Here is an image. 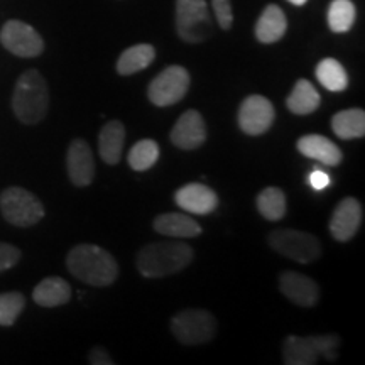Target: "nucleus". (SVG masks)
Returning <instances> with one entry per match:
<instances>
[{
  "mask_svg": "<svg viewBox=\"0 0 365 365\" xmlns=\"http://www.w3.org/2000/svg\"><path fill=\"white\" fill-rule=\"evenodd\" d=\"M26 307L24 294L11 291L0 294V327H12Z\"/></svg>",
  "mask_w": 365,
  "mask_h": 365,
  "instance_id": "obj_29",
  "label": "nucleus"
},
{
  "mask_svg": "<svg viewBox=\"0 0 365 365\" xmlns=\"http://www.w3.org/2000/svg\"><path fill=\"white\" fill-rule=\"evenodd\" d=\"M330 182V176L319 170H314L312 175H309V185H312L314 190H325Z\"/></svg>",
  "mask_w": 365,
  "mask_h": 365,
  "instance_id": "obj_33",
  "label": "nucleus"
},
{
  "mask_svg": "<svg viewBox=\"0 0 365 365\" xmlns=\"http://www.w3.org/2000/svg\"><path fill=\"white\" fill-rule=\"evenodd\" d=\"M33 299L43 308H56L71 299V286L63 277H46L34 287Z\"/></svg>",
  "mask_w": 365,
  "mask_h": 365,
  "instance_id": "obj_21",
  "label": "nucleus"
},
{
  "mask_svg": "<svg viewBox=\"0 0 365 365\" xmlns=\"http://www.w3.org/2000/svg\"><path fill=\"white\" fill-rule=\"evenodd\" d=\"M355 17H357V9L352 0H333L328 7V27L336 34L349 33Z\"/></svg>",
  "mask_w": 365,
  "mask_h": 365,
  "instance_id": "obj_27",
  "label": "nucleus"
},
{
  "mask_svg": "<svg viewBox=\"0 0 365 365\" xmlns=\"http://www.w3.org/2000/svg\"><path fill=\"white\" fill-rule=\"evenodd\" d=\"M0 44L19 58H36L44 51V41L33 26L11 19L0 29Z\"/></svg>",
  "mask_w": 365,
  "mask_h": 365,
  "instance_id": "obj_10",
  "label": "nucleus"
},
{
  "mask_svg": "<svg viewBox=\"0 0 365 365\" xmlns=\"http://www.w3.org/2000/svg\"><path fill=\"white\" fill-rule=\"evenodd\" d=\"M287 31V19L282 9L276 4H269L264 9L257 24H255V38L262 44H272L282 39Z\"/></svg>",
  "mask_w": 365,
  "mask_h": 365,
  "instance_id": "obj_18",
  "label": "nucleus"
},
{
  "mask_svg": "<svg viewBox=\"0 0 365 365\" xmlns=\"http://www.w3.org/2000/svg\"><path fill=\"white\" fill-rule=\"evenodd\" d=\"M159 159V145L153 139H143L132 145L129 153V166L134 171H148Z\"/></svg>",
  "mask_w": 365,
  "mask_h": 365,
  "instance_id": "obj_28",
  "label": "nucleus"
},
{
  "mask_svg": "<svg viewBox=\"0 0 365 365\" xmlns=\"http://www.w3.org/2000/svg\"><path fill=\"white\" fill-rule=\"evenodd\" d=\"M207 124H205L202 113L196 110H186L173 127L170 139L176 148L193 150L202 148L207 143Z\"/></svg>",
  "mask_w": 365,
  "mask_h": 365,
  "instance_id": "obj_13",
  "label": "nucleus"
},
{
  "mask_svg": "<svg viewBox=\"0 0 365 365\" xmlns=\"http://www.w3.org/2000/svg\"><path fill=\"white\" fill-rule=\"evenodd\" d=\"M125 143V127L120 120H110L102 127L98 134V153L105 163L118 164Z\"/></svg>",
  "mask_w": 365,
  "mask_h": 365,
  "instance_id": "obj_20",
  "label": "nucleus"
},
{
  "mask_svg": "<svg viewBox=\"0 0 365 365\" xmlns=\"http://www.w3.org/2000/svg\"><path fill=\"white\" fill-rule=\"evenodd\" d=\"M66 267L73 277L97 287L110 286L118 276L112 254L93 244L75 245L66 255Z\"/></svg>",
  "mask_w": 365,
  "mask_h": 365,
  "instance_id": "obj_2",
  "label": "nucleus"
},
{
  "mask_svg": "<svg viewBox=\"0 0 365 365\" xmlns=\"http://www.w3.org/2000/svg\"><path fill=\"white\" fill-rule=\"evenodd\" d=\"M66 170L70 181L78 188H85L93 182L95 159L88 143L83 139L71 140L66 153Z\"/></svg>",
  "mask_w": 365,
  "mask_h": 365,
  "instance_id": "obj_14",
  "label": "nucleus"
},
{
  "mask_svg": "<svg viewBox=\"0 0 365 365\" xmlns=\"http://www.w3.org/2000/svg\"><path fill=\"white\" fill-rule=\"evenodd\" d=\"M279 289L291 303L301 308H313L319 301V286L309 276L284 271L279 276Z\"/></svg>",
  "mask_w": 365,
  "mask_h": 365,
  "instance_id": "obj_15",
  "label": "nucleus"
},
{
  "mask_svg": "<svg viewBox=\"0 0 365 365\" xmlns=\"http://www.w3.org/2000/svg\"><path fill=\"white\" fill-rule=\"evenodd\" d=\"M0 212L11 225L26 228L43 220L46 210L34 193L11 186L0 193Z\"/></svg>",
  "mask_w": 365,
  "mask_h": 365,
  "instance_id": "obj_5",
  "label": "nucleus"
},
{
  "mask_svg": "<svg viewBox=\"0 0 365 365\" xmlns=\"http://www.w3.org/2000/svg\"><path fill=\"white\" fill-rule=\"evenodd\" d=\"M267 242L272 250L298 264H309L322 255V242L308 232L279 228L269 234Z\"/></svg>",
  "mask_w": 365,
  "mask_h": 365,
  "instance_id": "obj_7",
  "label": "nucleus"
},
{
  "mask_svg": "<svg viewBox=\"0 0 365 365\" xmlns=\"http://www.w3.org/2000/svg\"><path fill=\"white\" fill-rule=\"evenodd\" d=\"M154 58H156V49L150 44H135L127 48L120 54L117 61V73L122 76L134 75L137 71H143L145 68L153 65Z\"/></svg>",
  "mask_w": 365,
  "mask_h": 365,
  "instance_id": "obj_23",
  "label": "nucleus"
},
{
  "mask_svg": "<svg viewBox=\"0 0 365 365\" xmlns=\"http://www.w3.org/2000/svg\"><path fill=\"white\" fill-rule=\"evenodd\" d=\"M287 2H291V4H293V6H304V4H307L308 2V0H287Z\"/></svg>",
  "mask_w": 365,
  "mask_h": 365,
  "instance_id": "obj_34",
  "label": "nucleus"
},
{
  "mask_svg": "<svg viewBox=\"0 0 365 365\" xmlns=\"http://www.w3.org/2000/svg\"><path fill=\"white\" fill-rule=\"evenodd\" d=\"M176 31L186 43H203L212 34L208 4L205 0H176Z\"/></svg>",
  "mask_w": 365,
  "mask_h": 365,
  "instance_id": "obj_8",
  "label": "nucleus"
},
{
  "mask_svg": "<svg viewBox=\"0 0 365 365\" xmlns=\"http://www.w3.org/2000/svg\"><path fill=\"white\" fill-rule=\"evenodd\" d=\"M362 205L354 196H346L333 210L330 223H328V230H330V234L335 240L349 242L359 232L360 225H362Z\"/></svg>",
  "mask_w": 365,
  "mask_h": 365,
  "instance_id": "obj_12",
  "label": "nucleus"
},
{
  "mask_svg": "<svg viewBox=\"0 0 365 365\" xmlns=\"http://www.w3.org/2000/svg\"><path fill=\"white\" fill-rule=\"evenodd\" d=\"M193 247L180 240L153 242L139 250L135 267L143 277L161 279L181 272L193 262Z\"/></svg>",
  "mask_w": 365,
  "mask_h": 365,
  "instance_id": "obj_1",
  "label": "nucleus"
},
{
  "mask_svg": "<svg viewBox=\"0 0 365 365\" xmlns=\"http://www.w3.org/2000/svg\"><path fill=\"white\" fill-rule=\"evenodd\" d=\"M88 364L91 365H113L115 360L110 357V354L102 346H93L88 355Z\"/></svg>",
  "mask_w": 365,
  "mask_h": 365,
  "instance_id": "obj_32",
  "label": "nucleus"
},
{
  "mask_svg": "<svg viewBox=\"0 0 365 365\" xmlns=\"http://www.w3.org/2000/svg\"><path fill=\"white\" fill-rule=\"evenodd\" d=\"M286 195L281 188L269 186L257 195V210L259 213L269 222H277L286 215Z\"/></svg>",
  "mask_w": 365,
  "mask_h": 365,
  "instance_id": "obj_25",
  "label": "nucleus"
},
{
  "mask_svg": "<svg viewBox=\"0 0 365 365\" xmlns=\"http://www.w3.org/2000/svg\"><path fill=\"white\" fill-rule=\"evenodd\" d=\"M331 129L344 140L360 139L365 135V112L362 108H346L335 113L331 118Z\"/></svg>",
  "mask_w": 365,
  "mask_h": 365,
  "instance_id": "obj_24",
  "label": "nucleus"
},
{
  "mask_svg": "<svg viewBox=\"0 0 365 365\" xmlns=\"http://www.w3.org/2000/svg\"><path fill=\"white\" fill-rule=\"evenodd\" d=\"M276 118V110L271 100L262 97V95H250L240 103L239 127L244 134L247 135H261L271 129Z\"/></svg>",
  "mask_w": 365,
  "mask_h": 365,
  "instance_id": "obj_11",
  "label": "nucleus"
},
{
  "mask_svg": "<svg viewBox=\"0 0 365 365\" xmlns=\"http://www.w3.org/2000/svg\"><path fill=\"white\" fill-rule=\"evenodd\" d=\"M322 97H319L318 90L314 88L312 81L301 78L296 81L293 91L286 100L287 110L293 112L294 115H309V113L317 112Z\"/></svg>",
  "mask_w": 365,
  "mask_h": 365,
  "instance_id": "obj_22",
  "label": "nucleus"
},
{
  "mask_svg": "<svg viewBox=\"0 0 365 365\" xmlns=\"http://www.w3.org/2000/svg\"><path fill=\"white\" fill-rule=\"evenodd\" d=\"M317 78L330 91H344L349 86V75L340 61L335 58H325L318 63Z\"/></svg>",
  "mask_w": 365,
  "mask_h": 365,
  "instance_id": "obj_26",
  "label": "nucleus"
},
{
  "mask_svg": "<svg viewBox=\"0 0 365 365\" xmlns=\"http://www.w3.org/2000/svg\"><path fill=\"white\" fill-rule=\"evenodd\" d=\"M171 333L181 345L208 344L217 335V319L207 309H182L171 318Z\"/></svg>",
  "mask_w": 365,
  "mask_h": 365,
  "instance_id": "obj_6",
  "label": "nucleus"
},
{
  "mask_svg": "<svg viewBox=\"0 0 365 365\" xmlns=\"http://www.w3.org/2000/svg\"><path fill=\"white\" fill-rule=\"evenodd\" d=\"M340 339L336 335L318 336H287L282 346V362L286 365H314L319 357L328 362L336 360Z\"/></svg>",
  "mask_w": 365,
  "mask_h": 365,
  "instance_id": "obj_4",
  "label": "nucleus"
},
{
  "mask_svg": "<svg viewBox=\"0 0 365 365\" xmlns=\"http://www.w3.org/2000/svg\"><path fill=\"white\" fill-rule=\"evenodd\" d=\"M191 78L186 68L171 65L159 73L149 83L148 97L156 107H170L181 102L188 93Z\"/></svg>",
  "mask_w": 365,
  "mask_h": 365,
  "instance_id": "obj_9",
  "label": "nucleus"
},
{
  "mask_svg": "<svg viewBox=\"0 0 365 365\" xmlns=\"http://www.w3.org/2000/svg\"><path fill=\"white\" fill-rule=\"evenodd\" d=\"M153 227L158 234L175 237V239H195V237L202 234V227L193 218L176 212L163 213V215L156 217Z\"/></svg>",
  "mask_w": 365,
  "mask_h": 365,
  "instance_id": "obj_19",
  "label": "nucleus"
},
{
  "mask_svg": "<svg viewBox=\"0 0 365 365\" xmlns=\"http://www.w3.org/2000/svg\"><path fill=\"white\" fill-rule=\"evenodd\" d=\"M49 108V88L38 70H27L17 78L12 93V110L17 120L36 125Z\"/></svg>",
  "mask_w": 365,
  "mask_h": 365,
  "instance_id": "obj_3",
  "label": "nucleus"
},
{
  "mask_svg": "<svg viewBox=\"0 0 365 365\" xmlns=\"http://www.w3.org/2000/svg\"><path fill=\"white\" fill-rule=\"evenodd\" d=\"M213 12L218 21V26L223 31H228L234 24V12H232V2L230 0H212Z\"/></svg>",
  "mask_w": 365,
  "mask_h": 365,
  "instance_id": "obj_30",
  "label": "nucleus"
},
{
  "mask_svg": "<svg viewBox=\"0 0 365 365\" xmlns=\"http://www.w3.org/2000/svg\"><path fill=\"white\" fill-rule=\"evenodd\" d=\"M22 257V252L16 245L0 242V274L9 271L14 266H17Z\"/></svg>",
  "mask_w": 365,
  "mask_h": 365,
  "instance_id": "obj_31",
  "label": "nucleus"
},
{
  "mask_svg": "<svg viewBox=\"0 0 365 365\" xmlns=\"http://www.w3.org/2000/svg\"><path fill=\"white\" fill-rule=\"evenodd\" d=\"M175 202L185 212L195 215H210L218 207V196L203 182H188L176 191Z\"/></svg>",
  "mask_w": 365,
  "mask_h": 365,
  "instance_id": "obj_16",
  "label": "nucleus"
},
{
  "mask_svg": "<svg viewBox=\"0 0 365 365\" xmlns=\"http://www.w3.org/2000/svg\"><path fill=\"white\" fill-rule=\"evenodd\" d=\"M296 148L303 156L309 159H317L325 166H339L344 159V153L335 143H331L330 139L325 135L319 134H308L299 137Z\"/></svg>",
  "mask_w": 365,
  "mask_h": 365,
  "instance_id": "obj_17",
  "label": "nucleus"
}]
</instances>
